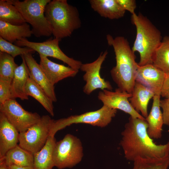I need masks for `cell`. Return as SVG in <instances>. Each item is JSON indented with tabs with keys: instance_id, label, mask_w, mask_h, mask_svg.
<instances>
[{
	"instance_id": "obj_16",
	"label": "cell",
	"mask_w": 169,
	"mask_h": 169,
	"mask_svg": "<svg viewBox=\"0 0 169 169\" xmlns=\"http://www.w3.org/2000/svg\"><path fill=\"white\" fill-rule=\"evenodd\" d=\"M19 132L0 112V159L19 141Z\"/></svg>"
},
{
	"instance_id": "obj_22",
	"label": "cell",
	"mask_w": 169,
	"mask_h": 169,
	"mask_svg": "<svg viewBox=\"0 0 169 169\" xmlns=\"http://www.w3.org/2000/svg\"><path fill=\"white\" fill-rule=\"evenodd\" d=\"M56 142L54 136H50L43 147L33 155L34 169H53L55 166L53 155Z\"/></svg>"
},
{
	"instance_id": "obj_35",
	"label": "cell",
	"mask_w": 169,
	"mask_h": 169,
	"mask_svg": "<svg viewBox=\"0 0 169 169\" xmlns=\"http://www.w3.org/2000/svg\"><path fill=\"white\" fill-rule=\"evenodd\" d=\"M0 169H9L6 165L2 161H0Z\"/></svg>"
},
{
	"instance_id": "obj_30",
	"label": "cell",
	"mask_w": 169,
	"mask_h": 169,
	"mask_svg": "<svg viewBox=\"0 0 169 169\" xmlns=\"http://www.w3.org/2000/svg\"><path fill=\"white\" fill-rule=\"evenodd\" d=\"M11 84L0 80V105L11 99Z\"/></svg>"
},
{
	"instance_id": "obj_31",
	"label": "cell",
	"mask_w": 169,
	"mask_h": 169,
	"mask_svg": "<svg viewBox=\"0 0 169 169\" xmlns=\"http://www.w3.org/2000/svg\"><path fill=\"white\" fill-rule=\"evenodd\" d=\"M160 106L162 110L164 124L169 125V98L161 100Z\"/></svg>"
},
{
	"instance_id": "obj_3",
	"label": "cell",
	"mask_w": 169,
	"mask_h": 169,
	"mask_svg": "<svg viewBox=\"0 0 169 169\" xmlns=\"http://www.w3.org/2000/svg\"><path fill=\"white\" fill-rule=\"evenodd\" d=\"M44 15L54 38L61 40L70 37L81 26L77 9L66 0H51L46 7Z\"/></svg>"
},
{
	"instance_id": "obj_17",
	"label": "cell",
	"mask_w": 169,
	"mask_h": 169,
	"mask_svg": "<svg viewBox=\"0 0 169 169\" xmlns=\"http://www.w3.org/2000/svg\"><path fill=\"white\" fill-rule=\"evenodd\" d=\"M129 98L130 103L134 109L146 118L148 115V106L150 100L155 95L149 88L136 81Z\"/></svg>"
},
{
	"instance_id": "obj_27",
	"label": "cell",
	"mask_w": 169,
	"mask_h": 169,
	"mask_svg": "<svg viewBox=\"0 0 169 169\" xmlns=\"http://www.w3.org/2000/svg\"><path fill=\"white\" fill-rule=\"evenodd\" d=\"M18 66L14 58L0 51V80L11 84L15 70Z\"/></svg>"
},
{
	"instance_id": "obj_7",
	"label": "cell",
	"mask_w": 169,
	"mask_h": 169,
	"mask_svg": "<svg viewBox=\"0 0 169 169\" xmlns=\"http://www.w3.org/2000/svg\"><path fill=\"white\" fill-rule=\"evenodd\" d=\"M84 156L80 139L70 134L56 141L53 152L54 166L59 169L72 168L79 163Z\"/></svg>"
},
{
	"instance_id": "obj_18",
	"label": "cell",
	"mask_w": 169,
	"mask_h": 169,
	"mask_svg": "<svg viewBox=\"0 0 169 169\" xmlns=\"http://www.w3.org/2000/svg\"><path fill=\"white\" fill-rule=\"evenodd\" d=\"M21 58L22 62L16 68L11 84V98L28 100V96L26 93L25 88L30 73L24 59L23 57Z\"/></svg>"
},
{
	"instance_id": "obj_5",
	"label": "cell",
	"mask_w": 169,
	"mask_h": 169,
	"mask_svg": "<svg viewBox=\"0 0 169 169\" xmlns=\"http://www.w3.org/2000/svg\"><path fill=\"white\" fill-rule=\"evenodd\" d=\"M20 13L26 23L32 27L36 37H49L52 34L51 28L44 15L46 7L50 0H8Z\"/></svg>"
},
{
	"instance_id": "obj_8",
	"label": "cell",
	"mask_w": 169,
	"mask_h": 169,
	"mask_svg": "<svg viewBox=\"0 0 169 169\" xmlns=\"http://www.w3.org/2000/svg\"><path fill=\"white\" fill-rule=\"evenodd\" d=\"M53 120L48 115L41 116L38 122L19 133L18 145L33 155L40 151L49 136Z\"/></svg>"
},
{
	"instance_id": "obj_1",
	"label": "cell",
	"mask_w": 169,
	"mask_h": 169,
	"mask_svg": "<svg viewBox=\"0 0 169 169\" xmlns=\"http://www.w3.org/2000/svg\"><path fill=\"white\" fill-rule=\"evenodd\" d=\"M147 128L145 119L130 116L120 142L127 160L160 158L169 154V140L165 144H156L149 136Z\"/></svg>"
},
{
	"instance_id": "obj_14",
	"label": "cell",
	"mask_w": 169,
	"mask_h": 169,
	"mask_svg": "<svg viewBox=\"0 0 169 169\" xmlns=\"http://www.w3.org/2000/svg\"><path fill=\"white\" fill-rule=\"evenodd\" d=\"M39 64L47 78L53 85L66 78L74 77L79 70L54 63L47 57L39 55Z\"/></svg>"
},
{
	"instance_id": "obj_33",
	"label": "cell",
	"mask_w": 169,
	"mask_h": 169,
	"mask_svg": "<svg viewBox=\"0 0 169 169\" xmlns=\"http://www.w3.org/2000/svg\"><path fill=\"white\" fill-rule=\"evenodd\" d=\"M161 96L165 98H169V74H166L161 90Z\"/></svg>"
},
{
	"instance_id": "obj_19",
	"label": "cell",
	"mask_w": 169,
	"mask_h": 169,
	"mask_svg": "<svg viewBox=\"0 0 169 169\" xmlns=\"http://www.w3.org/2000/svg\"><path fill=\"white\" fill-rule=\"evenodd\" d=\"M161 95H155L151 111L145 118L148 125L147 132L152 139L161 137L164 124L162 112L160 109Z\"/></svg>"
},
{
	"instance_id": "obj_20",
	"label": "cell",
	"mask_w": 169,
	"mask_h": 169,
	"mask_svg": "<svg viewBox=\"0 0 169 169\" xmlns=\"http://www.w3.org/2000/svg\"><path fill=\"white\" fill-rule=\"evenodd\" d=\"M32 34L30 25L26 22L14 25L0 21V37L10 43L30 37Z\"/></svg>"
},
{
	"instance_id": "obj_10",
	"label": "cell",
	"mask_w": 169,
	"mask_h": 169,
	"mask_svg": "<svg viewBox=\"0 0 169 169\" xmlns=\"http://www.w3.org/2000/svg\"><path fill=\"white\" fill-rule=\"evenodd\" d=\"M61 40L55 38H50L43 42H35L29 41L27 38H23L15 42L14 44L20 47L30 48L38 53L39 55L56 58L66 64L71 68L79 70L82 64V62L68 57L62 51L59 46Z\"/></svg>"
},
{
	"instance_id": "obj_9",
	"label": "cell",
	"mask_w": 169,
	"mask_h": 169,
	"mask_svg": "<svg viewBox=\"0 0 169 169\" xmlns=\"http://www.w3.org/2000/svg\"><path fill=\"white\" fill-rule=\"evenodd\" d=\"M0 112L19 133L27 130L41 118L37 113L25 110L14 99H10L0 105Z\"/></svg>"
},
{
	"instance_id": "obj_4",
	"label": "cell",
	"mask_w": 169,
	"mask_h": 169,
	"mask_svg": "<svg viewBox=\"0 0 169 169\" xmlns=\"http://www.w3.org/2000/svg\"><path fill=\"white\" fill-rule=\"evenodd\" d=\"M131 20L136 28V34L132 49L140 56L138 64H152V57L162 41L160 31L146 17L141 13L132 15Z\"/></svg>"
},
{
	"instance_id": "obj_21",
	"label": "cell",
	"mask_w": 169,
	"mask_h": 169,
	"mask_svg": "<svg viewBox=\"0 0 169 169\" xmlns=\"http://www.w3.org/2000/svg\"><path fill=\"white\" fill-rule=\"evenodd\" d=\"M91 7L102 17L111 19L123 17L125 11L116 0H90Z\"/></svg>"
},
{
	"instance_id": "obj_32",
	"label": "cell",
	"mask_w": 169,
	"mask_h": 169,
	"mask_svg": "<svg viewBox=\"0 0 169 169\" xmlns=\"http://www.w3.org/2000/svg\"><path fill=\"white\" fill-rule=\"evenodd\" d=\"M118 4L125 10L129 12L132 15L135 12L136 8V2L134 0H116Z\"/></svg>"
},
{
	"instance_id": "obj_6",
	"label": "cell",
	"mask_w": 169,
	"mask_h": 169,
	"mask_svg": "<svg viewBox=\"0 0 169 169\" xmlns=\"http://www.w3.org/2000/svg\"><path fill=\"white\" fill-rule=\"evenodd\" d=\"M117 110L106 106L98 110L79 115H72L66 118L53 120L49 136H54L59 131L73 124L83 123L101 128L107 126L116 114Z\"/></svg>"
},
{
	"instance_id": "obj_23",
	"label": "cell",
	"mask_w": 169,
	"mask_h": 169,
	"mask_svg": "<svg viewBox=\"0 0 169 169\" xmlns=\"http://www.w3.org/2000/svg\"><path fill=\"white\" fill-rule=\"evenodd\" d=\"M0 161H3L7 167L11 165L33 167V155L18 144L8 151Z\"/></svg>"
},
{
	"instance_id": "obj_29",
	"label": "cell",
	"mask_w": 169,
	"mask_h": 169,
	"mask_svg": "<svg viewBox=\"0 0 169 169\" xmlns=\"http://www.w3.org/2000/svg\"><path fill=\"white\" fill-rule=\"evenodd\" d=\"M0 51L5 52L14 58L18 55L28 53L33 54L35 51L27 47H21L10 43L0 37Z\"/></svg>"
},
{
	"instance_id": "obj_11",
	"label": "cell",
	"mask_w": 169,
	"mask_h": 169,
	"mask_svg": "<svg viewBox=\"0 0 169 169\" xmlns=\"http://www.w3.org/2000/svg\"><path fill=\"white\" fill-rule=\"evenodd\" d=\"M108 54L106 50L101 52L98 57L93 62L82 64L80 69L85 72L83 76L86 84L84 86L83 92L90 95L94 91L100 89L102 90H111L112 87L109 82L105 81L101 77L100 72L102 65Z\"/></svg>"
},
{
	"instance_id": "obj_28",
	"label": "cell",
	"mask_w": 169,
	"mask_h": 169,
	"mask_svg": "<svg viewBox=\"0 0 169 169\" xmlns=\"http://www.w3.org/2000/svg\"><path fill=\"white\" fill-rule=\"evenodd\" d=\"M169 166V154L162 158L137 159L134 161L133 169H167Z\"/></svg>"
},
{
	"instance_id": "obj_25",
	"label": "cell",
	"mask_w": 169,
	"mask_h": 169,
	"mask_svg": "<svg viewBox=\"0 0 169 169\" xmlns=\"http://www.w3.org/2000/svg\"><path fill=\"white\" fill-rule=\"evenodd\" d=\"M152 64L165 74H169V37H164L155 50Z\"/></svg>"
},
{
	"instance_id": "obj_2",
	"label": "cell",
	"mask_w": 169,
	"mask_h": 169,
	"mask_svg": "<svg viewBox=\"0 0 169 169\" xmlns=\"http://www.w3.org/2000/svg\"><path fill=\"white\" fill-rule=\"evenodd\" d=\"M106 38L108 45L113 47L115 56L116 65L110 70L112 78L118 88L131 93L139 66L134 53L124 37L114 38L108 34Z\"/></svg>"
},
{
	"instance_id": "obj_15",
	"label": "cell",
	"mask_w": 169,
	"mask_h": 169,
	"mask_svg": "<svg viewBox=\"0 0 169 169\" xmlns=\"http://www.w3.org/2000/svg\"><path fill=\"white\" fill-rule=\"evenodd\" d=\"M32 54L28 53L21 56L24 59L28 68L30 76L43 88L53 102H56L54 85L49 81L39 64L37 63Z\"/></svg>"
},
{
	"instance_id": "obj_26",
	"label": "cell",
	"mask_w": 169,
	"mask_h": 169,
	"mask_svg": "<svg viewBox=\"0 0 169 169\" xmlns=\"http://www.w3.org/2000/svg\"><path fill=\"white\" fill-rule=\"evenodd\" d=\"M0 21L14 25L26 22L16 8L8 0H0Z\"/></svg>"
},
{
	"instance_id": "obj_34",
	"label": "cell",
	"mask_w": 169,
	"mask_h": 169,
	"mask_svg": "<svg viewBox=\"0 0 169 169\" xmlns=\"http://www.w3.org/2000/svg\"><path fill=\"white\" fill-rule=\"evenodd\" d=\"M9 169H34L32 166H20L11 165L8 167Z\"/></svg>"
},
{
	"instance_id": "obj_13",
	"label": "cell",
	"mask_w": 169,
	"mask_h": 169,
	"mask_svg": "<svg viewBox=\"0 0 169 169\" xmlns=\"http://www.w3.org/2000/svg\"><path fill=\"white\" fill-rule=\"evenodd\" d=\"M166 74L153 64L139 65L136 81L151 90L155 95H161Z\"/></svg>"
},
{
	"instance_id": "obj_12",
	"label": "cell",
	"mask_w": 169,
	"mask_h": 169,
	"mask_svg": "<svg viewBox=\"0 0 169 169\" xmlns=\"http://www.w3.org/2000/svg\"><path fill=\"white\" fill-rule=\"evenodd\" d=\"M131 96V93L118 88L114 91L107 90L100 91L98 97L103 105L111 109L120 110L132 117L145 119L131 105L129 99Z\"/></svg>"
},
{
	"instance_id": "obj_24",
	"label": "cell",
	"mask_w": 169,
	"mask_h": 169,
	"mask_svg": "<svg viewBox=\"0 0 169 169\" xmlns=\"http://www.w3.org/2000/svg\"><path fill=\"white\" fill-rule=\"evenodd\" d=\"M26 92L38 101L50 114L54 115L53 101L47 95L43 88L30 76L26 86Z\"/></svg>"
}]
</instances>
